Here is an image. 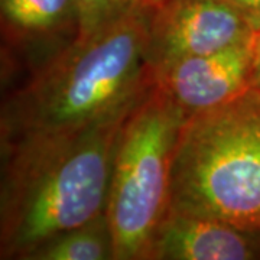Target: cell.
<instances>
[{"mask_svg": "<svg viewBox=\"0 0 260 260\" xmlns=\"http://www.w3.org/2000/svg\"><path fill=\"white\" fill-rule=\"evenodd\" d=\"M129 110L74 133L2 148V259L26 260L49 239L106 213L114 148Z\"/></svg>", "mask_w": 260, "mask_h": 260, "instance_id": "7a4b0ae2", "label": "cell"}, {"mask_svg": "<svg viewBox=\"0 0 260 260\" xmlns=\"http://www.w3.org/2000/svg\"><path fill=\"white\" fill-rule=\"evenodd\" d=\"M260 259V234L205 214L171 207L149 260Z\"/></svg>", "mask_w": 260, "mask_h": 260, "instance_id": "52a82bcc", "label": "cell"}, {"mask_svg": "<svg viewBox=\"0 0 260 260\" xmlns=\"http://www.w3.org/2000/svg\"><path fill=\"white\" fill-rule=\"evenodd\" d=\"M26 260H114L112 232L106 213L49 239Z\"/></svg>", "mask_w": 260, "mask_h": 260, "instance_id": "ba28073f", "label": "cell"}, {"mask_svg": "<svg viewBox=\"0 0 260 260\" xmlns=\"http://www.w3.org/2000/svg\"><path fill=\"white\" fill-rule=\"evenodd\" d=\"M234 9L242 12L244 16L250 19L256 29H260V0H223Z\"/></svg>", "mask_w": 260, "mask_h": 260, "instance_id": "8fae6325", "label": "cell"}, {"mask_svg": "<svg viewBox=\"0 0 260 260\" xmlns=\"http://www.w3.org/2000/svg\"><path fill=\"white\" fill-rule=\"evenodd\" d=\"M164 0H143V3H145V6L148 8V9H153L155 6H158L159 3H162Z\"/></svg>", "mask_w": 260, "mask_h": 260, "instance_id": "4fadbf2b", "label": "cell"}, {"mask_svg": "<svg viewBox=\"0 0 260 260\" xmlns=\"http://www.w3.org/2000/svg\"><path fill=\"white\" fill-rule=\"evenodd\" d=\"M150 9L74 38L2 107V148L74 133L129 110L155 83Z\"/></svg>", "mask_w": 260, "mask_h": 260, "instance_id": "6da1fadb", "label": "cell"}, {"mask_svg": "<svg viewBox=\"0 0 260 260\" xmlns=\"http://www.w3.org/2000/svg\"><path fill=\"white\" fill-rule=\"evenodd\" d=\"M184 123L155 83L121 123L106 204L114 260H149L172 205V167Z\"/></svg>", "mask_w": 260, "mask_h": 260, "instance_id": "277c9868", "label": "cell"}, {"mask_svg": "<svg viewBox=\"0 0 260 260\" xmlns=\"http://www.w3.org/2000/svg\"><path fill=\"white\" fill-rule=\"evenodd\" d=\"M251 73L253 39L213 54L178 59L155 70L153 77L186 120L247 93Z\"/></svg>", "mask_w": 260, "mask_h": 260, "instance_id": "8992f818", "label": "cell"}, {"mask_svg": "<svg viewBox=\"0 0 260 260\" xmlns=\"http://www.w3.org/2000/svg\"><path fill=\"white\" fill-rule=\"evenodd\" d=\"M3 22L16 32L41 35L75 23L73 0H2Z\"/></svg>", "mask_w": 260, "mask_h": 260, "instance_id": "9c48e42d", "label": "cell"}, {"mask_svg": "<svg viewBox=\"0 0 260 260\" xmlns=\"http://www.w3.org/2000/svg\"><path fill=\"white\" fill-rule=\"evenodd\" d=\"M174 208L260 234V93L186 119L172 167Z\"/></svg>", "mask_w": 260, "mask_h": 260, "instance_id": "3957f363", "label": "cell"}, {"mask_svg": "<svg viewBox=\"0 0 260 260\" xmlns=\"http://www.w3.org/2000/svg\"><path fill=\"white\" fill-rule=\"evenodd\" d=\"M251 88L260 93V29L253 38V73H251Z\"/></svg>", "mask_w": 260, "mask_h": 260, "instance_id": "7c38bea8", "label": "cell"}, {"mask_svg": "<svg viewBox=\"0 0 260 260\" xmlns=\"http://www.w3.org/2000/svg\"><path fill=\"white\" fill-rule=\"evenodd\" d=\"M256 32L250 19L223 0H164L150 9L149 61L155 71L250 41Z\"/></svg>", "mask_w": 260, "mask_h": 260, "instance_id": "5b68a950", "label": "cell"}, {"mask_svg": "<svg viewBox=\"0 0 260 260\" xmlns=\"http://www.w3.org/2000/svg\"><path fill=\"white\" fill-rule=\"evenodd\" d=\"M75 12V37L85 38L139 8L143 0H73Z\"/></svg>", "mask_w": 260, "mask_h": 260, "instance_id": "30bf717a", "label": "cell"}]
</instances>
